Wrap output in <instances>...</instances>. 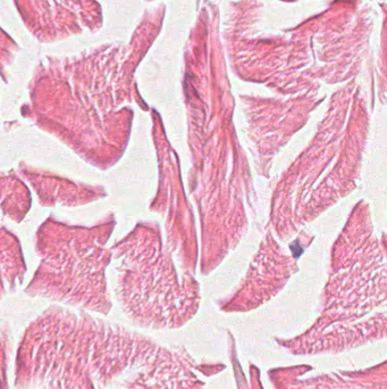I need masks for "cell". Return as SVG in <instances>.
<instances>
[{"label":"cell","instance_id":"obj_1","mask_svg":"<svg viewBox=\"0 0 387 389\" xmlns=\"http://www.w3.org/2000/svg\"><path fill=\"white\" fill-rule=\"evenodd\" d=\"M302 389H378L376 385L360 380L338 379L336 376H323L309 380ZM385 389V388H383Z\"/></svg>","mask_w":387,"mask_h":389}]
</instances>
